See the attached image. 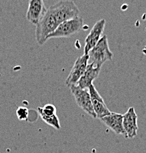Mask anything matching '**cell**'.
<instances>
[{"label": "cell", "instance_id": "14", "mask_svg": "<svg viewBox=\"0 0 146 153\" xmlns=\"http://www.w3.org/2000/svg\"><path fill=\"white\" fill-rule=\"evenodd\" d=\"M16 115L19 120H26L28 118L29 110L25 107H19L16 111Z\"/></svg>", "mask_w": 146, "mask_h": 153}, {"label": "cell", "instance_id": "12", "mask_svg": "<svg viewBox=\"0 0 146 153\" xmlns=\"http://www.w3.org/2000/svg\"><path fill=\"white\" fill-rule=\"evenodd\" d=\"M123 115L118 113H111L110 115L100 119L106 126L118 135H126L123 124Z\"/></svg>", "mask_w": 146, "mask_h": 153}, {"label": "cell", "instance_id": "4", "mask_svg": "<svg viewBox=\"0 0 146 153\" xmlns=\"http://www.w3.org/2000/svg\"><path fill=\"white\" fill-rule=\"evenodd\" d=\"M83 27V19L78 16L76 18L66 21L60 24L52 34L48 37V40L50 38H68L76 34L81 31Z\"/></svg>", "mask_w": 146, "mask_h": 153}, {"label": "cell", "instance_id": "3", "mask_svg": "<svg viewBox=\"0 0 146 153\" xmlns=\"http://www.w3.org/2000/svg\"><path fill=\"white\" fill-rule=\"evenodd\" d=\"M89 63H94L97 66H102L105 62L112 60L113 53L110 50L106 36L101 37L97 45L88 53Z\"/></svg>", "mask_w": 146, "mask_h": 153}, {"label": "cell", "instance_id": "10", "mask_svg": "<svg viewBox=\"0 0 146 153\" xmlns=\"http://www.w3.org/2000/svg\"><path fill=\"white\" fill-rule=\"evenodd\" d=\"M46 10L42 0H30L26 14L27 20L30 24L36 25L45 15Z\"/></svg>", "mask_w": 146, "mask_h": 153}, {"label": "cell", "instance_id": "13", "mask_svg": "<svg viewBox=\"0 0 146 153\" xmlns=\"http://www.w3.org/2000/svg\"><path fill=\"white\" fill-rule=\"evenodd\" d=\"M43 121L46 124L51 126V127H54L56 130H60L61 129V124L60 121H59L58 117L57 115H54L52 116H40Z\"/></svg>", "mask_w": 146, "mask_h": 153}, {"label": "cell", "instance_id": "9", "mask_svg": "<svg viewBox=\"0 0 146 153\" xmlns=\"http://www.w3.org/2000/svg\"><path fill=\"white\" fill-rule=\"evenodd\" d=\"M123 128L125 130V136L128 138H134L137 135L138 116L135 109L133 107L128 108L127 112L123 115Z\"/></svg>", "mask_w": 146, "mask_h": 153}, {"label": "cell", "instance_id": "1", "mask_svg": "<svg viewBox=\"0 0 146 153\" xmlns=\"http://www.w3.org/2000/svg\"><path fill=\"white\" fill-rule=\"evenodd\" d=\"M58 25L79 16L80 10L73 1H59L49 7Z\"/></svg>", "mask_w": 146, "mask_h": 153}, {"label": "cell", "instance_id": "6", "mask_svg": "<svg viewBox=\"0 0 146 153\" xmlns=\"http://www.w3.org/2000/svg\"><path fill=\"white\" fill-rule=\"evenodd\" d=\"M88 64H89L88 55H83L78 57L70 71V74L66 79V85L70 88L73 86L78 85V82L84 74Z\"/></svg>", "mask_w": 146, "mask_h": 153}, {"label": "cell", "instance_id": "2", "mask_svg": "<svg viewBox=\"0 0 146 153\" xmlns=\"http://www.w3.org/2000/svg\"><path fill=\"white\" fill-rule=\"evenodd\" d=\"M57 20L49 8L45 15L36 25V39L39 45H44L48 40V37L52 34L58 26Z\"/></svg>", "mask_w": 146, "mask_h": 153}, {"label": "cell", "instance_id": "11", "mask_svg": "<svg viewBox=\"0 0 146 153\" xmlns=\"http://www.w3.org/2000/svg\"><path fill=\"white\" fill-rule=\"evenodd\" d=\"M100 66L91 63H89L83 75L81 76L79 82L78 83V87L83 89H88L90 85H92V82L95 80L98 76L101 69Z\"/></svg>", "mask_w": 146, "mask_h": 153}, {"label": "cell", "instance_id": "5", "mask_svg": "<svg viewBox=\"0 0 146 153\" xmlns=\"http://www.w3.org/2000/svg\"><path fill=\"white\" fill-rule=\"evenodd\" d=\"M70 90L73 97H75L78 106L89 116H92L93 118H96L95 113L93 109L92 103L91 101L89 89H83L78 87V85H75L70 88Z\"/></svg>", "mask_w": 146, "mask_h": 153}, {"label": "cell", "instance_id": "7", "mask_svg": "<svg viewBox=\"0 0 146 153\" xmlns=\"http://www.w3.org/2000/svg\"><path fill=\"white\" fill-rule=\"evenodd\" d=\"M106 26V20L104 19H100L96 22L93 27L88 34L87 37L85 39L84 55H88L89 52L93 49L98 41H100L103 33L104 31Z\"/></svg>", "mask_w": 146, "mask_h": 153}, {"label": "cell", "instance_id": "8", "mask_svg": "<svg viewBox=\"0 0 146 153\" xmlns=\"http://www.w3.org/2000/svg\"><path fill=\"white\" fill-rule=\"evenodd\" d=\"M89 94H90L91 101L92 103L93 109L95 113L96 118L101 119L105 116H109L111 114V111L106 105L103 99L101 97L99 92L94 87V85H91L89 87Z\"/></svg>", "mask_w": 146, "mask_h": 153}]
</instances>
